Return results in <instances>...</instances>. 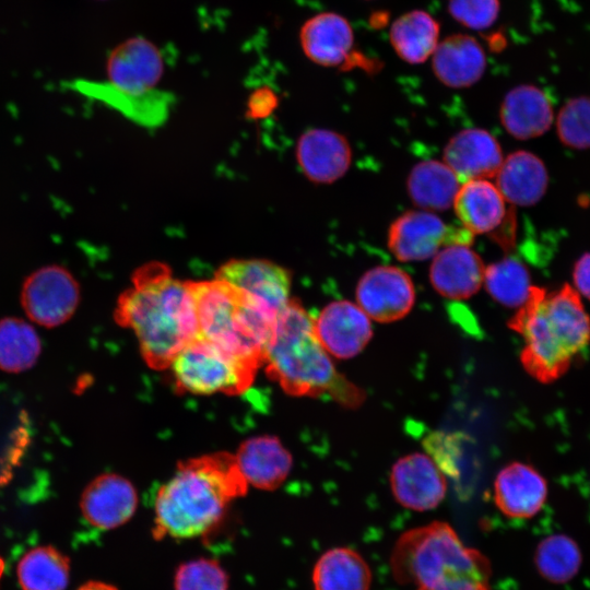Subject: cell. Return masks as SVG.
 Listing matches in <instances>:
<instances>
[{
	"mask_svg": "<svg viewBox=\"0 0 590 590\" xmlns=\"http://www.w3.org/2000/svg\"><path fill=\"white\" fill-rule=\"evenodd\" d=\"M132 283L120 296L115 318L134 332L151 368H168L199 333L188 282L174 279L164 264L150 263L135 272Z\"/></svg>",
	"mask_w": 590,
	"mask_h": 590,
	"instance_id": "obj_1",
	"label": "cell"
},
{
	"mask_svg": "<svg viewBox=\"0 0 590 590\" xmlns=\"http://www.w3.org/2000/svg\"><path fill=\"white\" fill-rule=\"evenodd\" d=\"M247 487L231 453L216 452L182 461L156 493L154 536L191 539L208 533L229 504L246 494Z\"/></svg>",
	"mask_w": 590,
	"mask_h": 590,
	"instance_id": "obj_2",
	"label": "cell"
},
{
	"mask_svg": "<svg viewBox=\"0 0 590 590\" xmlns=\"http://www.w3.org/2000/svg\"><path fill=\"white\" fill-rule=\"evenodd\" d=\"M508 326L523 339V368L543 384L563 376L590 344V317L568 283L552 291L533 285Z\"/></svg>",
	"mask_w": 590,
	"mask_h": 590,
	"instance_id": "obj_3",
	"label": "cell"
},
{
	"mask_svg": "<svg viewBox=\"0 0 590 590\" xmlns=\"http://www.w3.org/2000/svg\"><path fill=\"white\" fill-rule=\"evenodd\" d=\"M263 364L268 376L288 394L328 396L350 408L364 399L363 392L337 371L315 333L314 318L295 299L276 316Z\"/></svg>",
	"mask_w": 590,
	"mask_h": 590,
	"instance_id": "obj_4",
	"label": "cell"
},
{
	"mask_svg": "<svg viewBox=\"0 0 590 590\" xmlns=\"http://www.w3.org/2000/svg\"><path fill=\"white\" fill-rule=\"evenodd\" d=\"M393 578L414 590H491V563L447 522L402 533L390 556Z\"/></svg>",
	"mask_w": 590,
	"mask_h": 590,
	"instance_id": "obj_5",
	"label": "cell"
},
{
	"mask_svg": "<svg viewBox=\"0 0 590 590\" xmlns=\"http://www.w3.org/2000/svg\"><path fill=\"white\" fill-rule=\"evenodd\" d=\"M187 282L194 300L198 334L258 368L263 365L278 314L216 278Z\"/></svg>",
	"mask_w": 590,
	"mask_h": 590,
	"instance_id": "obj_6",
	"label": "cell"
},
{
	"mask_svg": "<svg viewBox=\"0 0 590 590\" xmlns=\"http://www.w3.org/2000/svg\"><path fill=\"white\" fill-rule=\"evenodd\" d=\"M164 58L156 45L144 37L119 44L107 59V82L85 81L82 94L97 98L123 113L139 115L166 101L156 86L164 73Z\"/></svg>",
	"mask_w": 590,
	"mask_h": 590,
	"instance_id": "obj_7",
	"label": "cell"
},
{
	"mask_svg": "<svg viewBox=\"0 0 590 590\" xmlns=\"http://www.w3.org/2000/svg\"><path fill=\"white\" fill-rule=\"evenodd\" d=\"M169 368L177 388L194 394L243 393L258 369L199 334L178 352Z\"/></svg>",
	"mask_w": 590,
	"mask_h": 590,
	"instance_id": "obj_8",
	"label": "cell"
},
{
	"mask_svg": "<svg viewBox=\"0 0 590 590\" xmlns=\"http://www.w3.org/2000/svg\"><path fill=\"white\" fill-rule=\"evenodd\" d=\"M473 235L465 228L447 225L427 210H411L398 216L388 231V247L400 261L432 259L451 244H471Z\"/></svg>",
	"mask_w": 590,
	"mask_h": 590,
	"instance_id": "obj_9",
	"label": "cell"
},
{
	"mask_svg": "<svg viewBox=\"0 0 590 590\" xmlns=\"http://www.w3.org/2000/svg\"><path fill=\"white\" fill-rule=\"evenodd\" d=\"M80 288L74 276L60 266H47L30 274L21 291V304L33 322L54 328L75 312Z\"/></svg>",
	"mask_w": 590,
	"mask_h": 590,
	"instance_id": "obj_10",
	"label": "cell"
},
{
	"mask_svg": "<svg viewBox=\"0 0 590 590\" xmlns=\"http://www.w3.org/2000/svg\"><path fill=\"white\" fill-rule=\"evenodd\" d=\"M498 187L489 179L461 182L453 200V209L462 227L473 236L495 235L507 248L514 244L515 215Z\"/></svg>",
	"mask_w": 590,
	"mask_h": 590,
	"instance_id": "obj_11",
	"label": "cell"
},
{
	"mask_svg": "<svg viewBox=\"0 0 590 590\" xmlns=\"http://www.w3.org/2000/svg\"><path fill=\"white\" fill-rule=\"evenodd\" d=\"M355 295L356 304L366 315L382 323L402 319L415 303L411 276L394 266H378L365 272Z\"/></svg>",
	"mask_w": 590,
	"mask_h": 590,
	"instance_id": "obj_12",
	"label": "cell"
},
{
	"mask_svg": "<svg viewBox=\"0 0 590 590\" xmlns=\"http://www.w3.org/2000/svg\"><path fill=\"white\" fill-rule=\"evenodd\" d=\"M315 333L324 350L333 357L356 356L373 335L371 319L355 303L334 300L314 318Z\"/></svg>",
	"mask_w": 590,
	"mask_h": 590,
	"instance_id": "obj_13",
	"label": "cell"
},
{
	"mask_svg": "<svg viewBox=\"0 0 590 590\" xmlns=\"http://www.w3.org/2000/svg\"><path fill=\"white\" fill-rule=\"evenodd\" d=\"M390 485L396 500L416 511L436 508L447 491L444 472L428 455L421 452L406 455L393 464Z\"/></svg>",
	"mask_w": 590,
	"mask_h": 590,
	"instance_id": "obj_14",
	"label": "cell"
},
{
	"mask_svg": "<svg viewBox=\"0 0 590 590\" xmlns=\"http://www.w3.org/2000/svg\"><path fill=\"white\" fill-rule=\"evenodd\" d=\"M138 506L135 487L126 477L104 473L84 489L80 508L85 520L101 530H110L128 522Z\"/></svg>",
	"mask_w": 590,
	"mask_h": 590,
	"instance_id": "obj_15",
	"label": "cell"
},
{
	"mask_svg": "<svg viewBox=\"0 0 590 590\" xmlns=\"http://www.w3.org/2000/svg\"><path fill=\"white\" fill-rule=\"evenodd\" d=\"M485 266L469 244H451L433 258L429 281L434 290L445 298L468 299L484 281Z\"/></svg>",
	"mask_w": 590,
	"mask_h": 590,
	"instance_id": "obj_16",
	"label": "cell"
},
{
	"mask_svg": "<svg viewBox=\"0 0 590 590\" xmlns=\"http://www.w3.org/2000/svg\"><path fill=\"white\" fill-rule=\"evenodd\" d=\"M216 279L255 297L279 314L291 300V278L282 267L260 259L234 260L222 266Z\"/></svg>",
	"mask_w": 590,
	"mask_h": 590,
	"instance_id": "obj_17",
	"label": "cell"
},
{
	"mask_svg": "<svg viewBox=\"0 0 590 590\" xmlns=\"http://www.w3.org/2000/svg\"><path fill=\"white\" fill-rule=\"evenodd\" d=\"M503 161V152L495 137L480 128L459 131L444 150V162L460 182L495 177Z\"/></svg>",
	"mask_w": 590,
	"mask_h": 590,
	"instance_id": "obj_18",
	"label": "cell"
},
{
	"mask_svg": "<svg viewBox=\"0 0 590 590\" xmlns=\"http://www.w3.org/2000/svg\"><path fill=\"white\" fill-rule=\"evenodd\" d=\"M546 497L544 477L529 464L512 462L496 476L494 500L506 517L532 518L542 509Z\"/></svg>",
	"mask_w": 590,
	"mask_h": 590,
	"instance_id": "obj_19",
	"label": "cell"
},
{
	"mask_svg": "<svg viewBox=\"0 0 590 590\" xmlns=\"http://www.w3.org/2000/svg\"><path fill=\"white\" fill-rule=\"evenodd\" d=\"M299 43L306 57L322 67H340L347 62L354 46L350 22L334 12L309 17L300 27Z\"/></svg>",
	"mask_w": 590,
	"mask_h": 590,
	"instance_id": "obj_20",
	"label": "cell"
},
{
	"mask_svg": "<svg viewBox=\"0 0 590 590\" xmlns=\"http://www.w3.org/2000/svg\"><path fill=\"white\" fill-rule=\"evenodd\" d=\"M352 161L351 146L342 134L327 130L306 131L297 144V162L314 182L331 184L341 178Z\"/></svg>",
	"mask_w": 590,
	"mask_h": 590,
	"instance_id": "obj_21",
	"label": "cell"
},
{
	"mask_svg": "<svg viewBox=\"0 0 590 590\" xmlns=\"http://www.w3.org/2000/svg\"><path fill=\"white\" fill-rule=\"evenodd\" d=\"M430 58L436 78L452 88L473 85L486 69L483 47L465 34H453L440 40Z\"/></svg>",
	"mask_w": 590,
	"mask_h": 590,
	"instance_id": "obj_22",
	"label": "cell"
},
{
	"mask_svg": "<svg viewBox=\"0 0 590 590\" xmlns=\"http://www.w3.org/2000/svg\"><path fill=\"white\" fill-rule=\"evenodd\" d=\"M246 482L256 488H278L288 476L293 460L288 450L274 436L246 439L235 455Z\"/></svg>",
	"mask_w": 590,
	"mask_h": 590,
	"instance_id": "obj_23",
	"label": "cell"
},
{
	"mask_svg": "<svg viewBox=\"0 0 590 590\" xmlns=\"http://www.w3.org/2000/svg\"><path fill=\"white\" fill-rule=\"evenodd\" d=\"M499 118L505 130L518 140L544 134L554 121L553 106L544 91L534 85L511 88L502 102Z\"/></svg>",
	"mask_w": 590,
	"mask_h": 590,
	"instance_id": "obj_24",
	"label": "cell"
},
{
	"mask_svg": "<svg viewBox=\"0 0 590 590\" xmlns=\"http://www.w3.org/2000/svg\"><path fill=\"white\" fill-rule=\"evenodd\" d=\"M495 177L496 186L507 202L521 206L539 202L548 185V174L542 160L522 150L504 158Z\"/></svg>",
	"mask_w": 590,
	"mask_h": 590,
	"instance_id": "obj_25",
	"label": "cell"
},
{
	"mask_svg": "<svg viewBox=\"0 0 590 590\" xmlns=\"http://www.w3.org/2000/svg\"><path fill=\"white\" fill-rule=\"evenodd\" d=\"M311 580L315 590H370L373 574L359 553L341 546L317 559Z\"/></svg>",
	"mask_w": 590,
	"mask_h": 590,
	"instance_id": "obj_26",
	"label": "cell"
},
{
	"mask_svg": "<svg viewBox=\"0 0 590 590\" xmlns=\"http://www.w3.org/2000/svg\"><path fill=\"white\" fill-rule=\"evenodd\" d=\"M461 182L442 161L417 163L410 172L406 186L413 203L422 210L445 211L453 204Z\"/></svg>",
	"mask_w": 590,
	"mask_h": 590,
	"instance_id": "obj_27",
	"label": "cell"
},
{
	"mask_svg": "<svg viewBox=\"0 0 590 590\" xmlns=\"http://www.w3.org/2000/svg\"><path fill=\"white\" fill-rule=\"evenodd\" d=\"M389 38L393 50L403 61L423 63L432 57L439 43V24L429 13L413 10L392 23Z\"/></svg>",
	"mask_w": 590,
	"mask_h": 590,
	"instance_id": "obj_28",
	"label": "cell"
},
{
	"mask_svg": "<svg viewBox=\"0 0 590 590\" xmlns=\"http://www.w3.org/2000/svg\"><path fill=\"white\" fill-rule=\"evenodd\" d=\"M69 574V558L50 545L30 550L16 567L22 590H66Z\"/></svg>",
	"mask_w": 590,
	"mask_h": 590,
	"instance_id": "obj_29",
	"label": "cell"
},
{
	"mask_svg": "<svg viewBox=\"0 0 590 590\" xmlns=\"http://www.w3.org/2000/svg\"><path fill=\"white\" fill-rule=\"evenodd\" d=\"M40 339L28 322L8 317L0 320V369L22 373L39 357Z\"/></svg>",
	"mask_w": 590,
	"mask_h": 590,
	"instance_id": "obj_30",
	"label": "cell"
},
{
	"mask_svg": "<svg viewBox=\"0 0 590 590\" xmlns=\"http://www.w3.org/2000/svg\"><path fill=\"white\" fill-rule=\"evenodd\" d=\"M581 563L578 544L563 533L544 538L535 548L534 565L539 574L552 583L570 581L578 574Z\"/></svg>",
	"mask_w": 590,
	"mask_h": 590,
	"instance_id": "obj_31",
	"label": "cell"
},
{
	"mask_svg": "<svg viewBox=\"0 0 590 590\" xmlns=\"http://www.w3.org/2000/svg\"><path fill=\"white\" fill-rule=\"evenodd\" d=\"M483 284L497 303L517 309L526 303L533 286L526 266L511 257L485 267Z\"/></svg>",
	"mask_w": 590,
	"mask_h": 590,
	"instance_id": "obj_32",
	"label": "cell"
},
{
	"mask_svg": "<svg viewBox=\"0 0 590 590\" xmlns=\"http://www.w3.org/2000/svg\"><path fill=\"white\" fill-rule=\"evenodd\" d=\"M556 132L560 142L575 150L590 149V97L569 99L556 118Z\"/></svg>",
	"mask_w": 590,
	"mask_h": 590,
	"instance_id": "obj_33",
	"label": "cell"
},
{
	"mask_svg": "<svg viewBox=\"0 0 590 590\" xmlns=\"http://www.w3.org/2000/svg\"><path fill=\"white\" fill-rule=\"evenodd\" d=\"M228 587L227 571L212 558L187 560L175 573V590H228Z\"/></svg>",
	"mask_w": 590,
	"mask_h": 590,
	"instance_id": "obj_34",
	"label": "cell"
},
{
	"mask_svg": "<svg viewBox=\"0 0 590 590\" xmlns=\"http://www.w3.org/2000/svg\"><path fill=\"white\" fill-rule=\"evenodd\" d=\"M499 0H449L448 11L460 24L472 30H485L499 13Z\"/></svg>",
	"mask_w": 590,
	"mask_h": 590,
	"instance_id": "obj_35",
	"label": "cell"
},
{
	"mask_svg": "<svg viewBox=\"0 0 590 590\" xmlns=\"http://www.w3.org/2000/svg\"><path fill=\"white\" fill-rule=\"evenodd\" d=\"M426 449L444 473L457 475L460 452L455 436L436 433L426 439Z\"/></svg>",
	"mask_w": 590,
	"mask_h": 590,
	"instance_id": "obj_36",
	"label": "cell"
},
{
	"mask_svg": "<svg viewBox=\"0 0 590 590\" xmlns=\"http://www.w3.org/2000/svg\"><path fill=\"white\" fill-rule=\"evenodd\" d=\"M574 287L580 296L590 300V252L583 253L573 270Z\"/></svg>",
	"mask_w": 590,
	"mask_h": 590,
	"instance_id": "obj_37",
	"label": "cell"
},
{
	"mask_svg": "<svg viewBox=\"0 0 590 590\" xmlns=\"http://www.w3.org/2000/svg\"><path fill=\"white\" fill-rule=\"evenodd\" d=\"M78 590H118L115 586L104 581H88L82 585Z\"/></svg>",
	"mask_w": 590,
	"mask_h": 590,
	"instance_id": "obj_38",
	"label": "cell"
},
{
	"mask_svg": "<svg viewBox=\"0 0 590 590\" xmlns=\"http://www.w3.org/2000/svg\"><path fill=\"white\" fill-rule=\"evenodd\" d=\"M3 569H4V564H3V560L0 557V579H1V576L3 574Z\"/></svg>",
	"mask_w": 590,
	"mask_h": 590,
	"instance_id": "obj_39",
	"label": "cell"
}]
</instances>
